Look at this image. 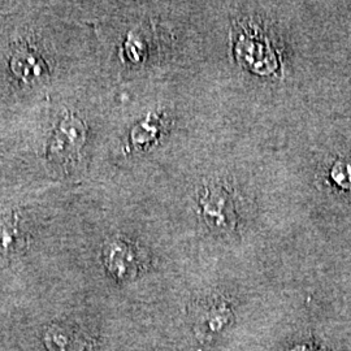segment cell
<instances>
[{"instance_id": "6da1fadb", "label": "cell", "mask_w": 351, "mask_h": 351, "mask_svg": "<svg viewBox=\"0 0 351 351\" xmlns=\"http://www.w3.org/2000/svg\"><path fill=\"white\" fill-rule=\"evenodd\" d=\"M202 215L215 233H230L237 224L234 203L226 189L213 185L204 190L201 198Z\"/></svg>"}, {"instance_id": "7a4b0ae2", "label": "cell", "mask_w": 351, "mask_h": 351, "mask_svg": "<svg viewBox=\"0 0 351 351\" xmlns=\"http://www.w3.org/2000/svg\"><path fill=\"white\" fill-rule=\"evenodd\" d=\"M86 139V126L81 119L73 114H66L58 128L49 146L51 162L58 164L69 163L75 159Z\"/></svg>"}, {"instance_id": "3957f363", "label": "cell", "mask_w": 351, "mask_h": 351, "mask_svg": "<svg viewBox=\"0 0 351 351\" xmlns=\"http://www.w3.org/2000/svg\"><path fill=\"white\" fill-rule=\"evenodd\" d=\"M104 261L108 271L119 280H130L139 272L138 254L124 239H113L106 245Z\"/></svg>"}, {"instance_id": "277c9868", "label": "cell", "mask_w": 351, "mask_h": 351, "mask_svg": "<svg viewBox=\"0 0 351 351\" xmlns=\"http://www.w3.org/2000/svg\"><path fill=\"white\" fill-rule=\"evenodd\" d=\"M232 310L226 302L208 303L199 314L195 323V333L201 342L213 339L230 322Z\"/></svg>"}, {"instance_id": "5b68a950", "label": "cell", "mask_w": 351, "mask_h": 351, "mask_svg": "<svg viewBox=\"0 0 351 351\" xmlns=\"http://www.w3.org/2000/svg\"><path fill=\"white\" fill-rule=\"evenodd\" d=\"M12 71L14 75L26 82H36L49 73L47 64L37 51L23 46L13 53Z\"/></svg>"}, {"instance_id": "8992f818", "label": "cell", "mask_w": 351, "mask_h": 351, "mask_svg": "<svg viewBox=\"0 0 351 351\" xmlns=\"http://www.w3.org/2000/svg\"><path fill=\"white\" fill-rule=\"evenodd\" d=\"M43 341L49 351L88 350V341L64 326H50L45 333Z\"/></svg>"}, {"instance_id": "52a82bcc", "label": "cell", "mask_w": 351, "mask_h": 351, "mask_svg": "<svg viewBox=\"0 0 351 351\" xmlns=\"http://www.w3.org/2000/svg\"><path fill=\"white\" fill-rule=\"evenodd\" d=\"M26 247L25 232L21 229L17 216L0 223V256H13Z\"/></svg>"}, {"instance_id": "ba28073f", "label": "cell", "mask_w": 351, "mask_h": 351, "mask_svg": "<svg viewBox=\"0 0 351 351\" xmlns=\"http://www.w3.org/2000/svg\"><path fill=\"white\" fill-rule=\"evenodd\" d=\"M139 129H143L145 132H133V136L132 139L134 143H138V145H145V143H149L150 139H154L158 136V123L156 121H151V120H146L143 121L142 124H139Z\"/></svg>"}, {"instance_id": "9c48e42d", "label": "cell", "mask_w": 351, "mask_h": 351, "mask_svg": "<svg viewBox=\"0 0 351 351\" xmlns=\"http://www.w3.org/2000/svg\"><path fill=\"white\" fill-rule=\"evenodd\" d=\"M300 350V349H298ZM300 351H308V349L307 348H301V350ZM310 351H311V349H310Z\"/></svg>"}]
</instances>
